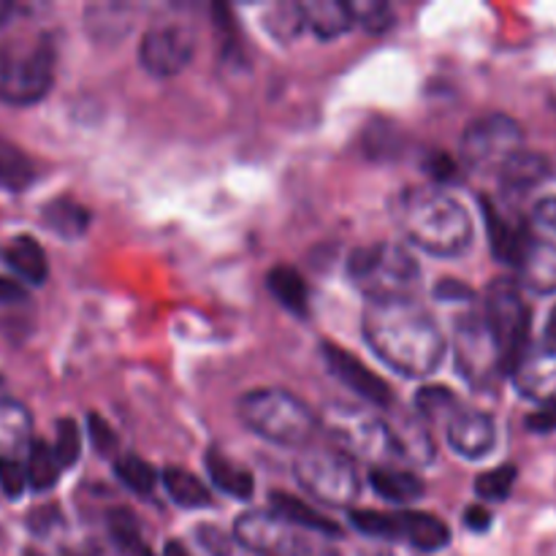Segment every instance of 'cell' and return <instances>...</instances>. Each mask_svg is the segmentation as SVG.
<instances>
[{"label":"cell","mask_w":556,"mask_h":556,"mask_svg":"<svg viewBox=\"0 0 556 556\" xmlns=\"http://www.w3.org/2000/svg\"><path fill=\"white\" fill-rule=\"evenodd\" d=\"M527 429H530V432H538V434L556 432V400L546 402L541 410L532 413V416L527 418Z\"/></svg>","instance_id":"f6af8a7d"},{"label":"cell","mask_w":556,"mask_h":556,"mask_svg":"<svg viewBox=\"0 0 556 556\" xmlns=\"http://www.w3.org/2000/svg\"><path fill=\"white\" fill-rule=\"evenodd\" d=\"M161 478H163V486H166V492L172 494L174 503L182 505V508L195 510V508H210L212 505L210 489H206L193 472L182 470V467H168V470H163Z\"/></svg>","instance_id":"f1b7e54d"},{"label":"cell","mask_w":556,"mask_h":556,"mask_svg":"<svg viewBox=\"0 0 556 556\" xmlns=\"http://www.w3.org/2000/svg\"><path fill=\"white\" fill-rule=\"evenodd\" d=\"M87 429H90V440L92 445H96L98 454L112 456L114 451H117V434H114L109 421H103L98 413H90V416H87Z\"/></svg>","instance_id":"7bdbcfd3"},{"label":"cell","mask_w":556,"mask_h":556,"mask_svg":"<svg viewBox=\"0 0 556 556\" xmlns=\"http://www.w3.org/2000/svg\"><path fill=\"white\" fill-rule=\"evenodd\" d=\"M264 27L271 38H277V41H293V38L304 30L302 5L299 3L275 5V9L266 11Z\"/></svg>","instance_id":"836d02e7"},{"label":"cell","mask_w":556,"mask_h":556,"mask_svg":"<svg viewBox=\"0 0 556 556\" xmlns=\"http://www.w3.org/2000/svg\"><path fill=\"white\" fill-rule=\"evenodd\" d=\"M266 288H269L271 296L282 304L286 309H291L293 315H307L309 309V291L304 277L299 275L293 266H275V269L266 275Z\"/></svg>","instance_id":"83f0119b"},{"label":"cell","mask_w":556,"mask_h":556,"mask_svg":"<svg viewBox=\"0 0 556 556\" xmlns=\"http://www.w3.org/2000/svg\"><path fill=\"white\" fill-rule=\"evenodd\" d=\"M54 65L58 52L52 38L43 33L0 43V101L11 106H30L41 101L52 90Z\"/></svg>","instance_id":"277c9868"},{"label":"cell","mask_w":556,"mask_h":556,"mask_svg":"<svg viewBox=\"0 0 556 556\" xmlns=\"http://www.w3.org/2000/svg\"><path fill=\"white\" fill-rule=\"evenodd\" d=\"M130 14H134V5L125 3H106V5H90L87 11V22H90V30L98 41L103 38H119L130 30Z\"/></svg>","instance_id":"1f68e13d"},{"label":"cell","mask_w":556,"mask_h":556,"mask_svg":"<svg viewBox=\"0 0 556 556\" xmlns=\"http://www.w3.org/2000/svg\"><path fill=\"white\" fill-rule=\"evenodd\" d=\"M454 358L462 378L478 391L497 386L505 372L503 356L483 315H462L454 329Z\"/></svg>","instance_id":"ba28073f"},{"label":"cell","mask_w":556,"mask_h":556,"mask_svg":"<svg viewBox=\"0 0 556 556\" xmlns=\"http://www.w3.org/2000/svg\"><path fill=\"white\" fill-rule=\"evenodd\" d=\"M206 472H210L212 483L220 489L223 494L228 497H237V500H250L255 492V481L244 467H239L237 462H228L226 456L220 454L217 448L206 451Z\"/></svg>","instance_id":"cb8c5ba5"},{"label":"cell","mask_w":556,"mask_h":556,"mask_svg":"<svg viewBox=\"0 0 556 556\" xmlns=\"http://www.w3.org/2000/svg\"><path fill=\"white\" fill-rule=\"evenodd\" d=\"M25 470H27V486L36 489V492H49V489L58 483L60 478V462L54 459L52 445L43 443V440H33L30 448H27V459H25Z\"/></svg>","instance_id":"4dcf8cb0"},{"label":"cell","mask_w":556,"mask_h":556,"mask_svg":"<svg viewBox=\"0 0 556 556\" xmlns=\"http://www.w3.org/2000/svg\"><path fill=\"white\" fill-rule=\"evenodd\" d=\"M329 427L351 454L367 456V459H396L389 429L380 418L356 416V410L340 407V410L329 413Z\"/></svg>","instance_id":"7c38bea8"},{"label":"cell","mask_w":556,"mask_h":556,"mask_svg":"<svg viewBox=\"0 0 556 556\" xmlns=\"http://www.w3.org/2000/svg\"><path fill=\"white\" fill-rule=\"evenodd\" d=\"M54 459L60 462V467H74L79 462L81 454V432L79 424L74 418H60L58 421V438H54Z\"/></svg>","instance_id":"74e56055"},{"label":"cell","mask_w":556,"mask_h":556,"mask_svg":"<svg viewBox=\"0 0 556 556\" xmlns=\"http://www.w3.org/2000/svg\"><path fill=\"white\" fill-rule=\"evenodd\" d=\"M483 212H486V228H489V239H492V250L500 261H508V264L516 266V261L521 258L525 253L527 242H530V233L521 223H510L494 210L489 201H483Z\"/></svg>","instance_id":"7402d4cb"},{"label":"cell","mask_w":556,"mask_h":556,"mask_svg":"<svg viewBox=\"0 0 556 556\" xmlns=\"http://www.w3.org/2000/svg\"><path fill=\"white\" fill-rule=\"evenodd\" d=\"M389 429L391 448L402 462H416V465H429L434 459V443L427 424L418 418H402V421H386Z\"/></svg>","instance_id":"e0dca14e"},{"label":"cell","mask_w":556,"mask_h":556,"mask_svg":"<svg viewBox=\"0 0 556 556\" xmlns=\"http://www.w3.org/2000/svg\"><path fill=\"white\" fill-rule=\"evenodd\" d=\"M525 147V130L508 114H483L462 136V161L476 172L503 168Z\"/></svg>","instance_id":"9c48e42d"},{"label":"cell","mask_w":556,"mask_h":556,"mask_svg":"<svg viewBox=\"0 0 556 556\" xmlns=\"http://www.w3.org/2000/svg\"><path fill=\"white\" fill-rule=\"evenodd\" d=\"M60 521L58 510L54 508H41L36 514H30V530L38 532V535H47L49 527H54Z\"/></svg>","instance_id":"f907efd6"},{"label":"cell","mask_w":556,"mask_h":556,"mask_svg":"<svg viewBox=\"0 0 556 556\" xmlns=\"http://www.w3.org/2000/svg\"><path fill=\"white\" fill-rule=\"evenodd\" d=\"M201 548L212 556H231L233 552V538H228L226 532L217 530V527H199L195 530Z\"/></svg>","instance_id":"ee69618b"},{"label":"cell","mask_w":556,"mask_h":556,"mask_svg":"<svg viewBox=\"0 0 556 556\" xmlns=\"http://www.w3.org/2000/svg\"><path fill=\"white\" fill-rule=\"evenodd\" d=\"M22 556H41V554H38V552H33V548H27V552L22 554Z\"/></svg>","instance_id":"680465c9"},{"label":"cell","mask_w":556,"mask_h":556,"mask_svg":"<svg viewBox=\"0 0 556 556\" xmlns=\"http://www.w3.org/2000/svg\"><path fill=\"white\" fill-rule=\"evenodd\" d=\"M348 275L369 302H383V299H407V293L416 291L421 269L407 248L378 242L353 250L348 258Z\"/></svg>","instance_id":"5b68a950"},{"label":"cell","mask_w":556,"mask_h":556,"mask_svg":"<svg viewBox=\"0 0 556 556\" xmlns=\"http://www.w3.org/2000/svg\"><path fill=\"white\" fill-rule=\"evenodd\" d=\"M30 443V416L25 407L5 400L0 405V459H20Z\"/></svg>","instance_id":"484cf974"},{"label":"cell","mask_w":556,"mask_h":556,"mask_svg":"<svg viewBox=\"0 0 556 556\" xmlns=\"http://www.w3.org/2000/svg\"><path fill=\"white\" fill-rule=\"evenodd\" d=\"M233 541L255 554L266 556H334L331 548H318L309 538L293 530L280 516L253 510L239 516L233 525Z\"/></svg>","instance_id":"30bf717a"},{"label":"cell","mask_w":556,"mask_h":556,"mask_svg":"<svg viewBox=\"0 0 556 556\" xmlns=\"http://www.w3.org/2000/svg\"><path fill=\"white\" fill-rule=\"evenodd\" d=\"M237 416L250 432L286 448L307 445L320 427L313 407L282 389L248 391L237 402Z\"/></svg>","instance_id":"3957f363"},{"label":"cell","mask_w":556,"mask_h":556,"mask_svg":"<svg viewBox=\"0 0 556 556\" xmlns=\"http://www.w3.org/2000/svg\"><path fill=\"white\" fill-rule=\"evenodd\" d=\"M483 320H486L489 331H492L494 342H497L503 367L508 372L516 364V358L525 353L527 334H530V309H527L519 286L514 280L500 277V280H494L486 288Z\"/></svg>","instance_id":"52a82bcc"},{"label":"cell","mask_w":556,"mask_h":556,"mask_svg":"<svg viewBox=\"0 0 556 556\" xmlns=\"http://www.w3.org/2000/svg\"><path fill=\"white\" fill-rule=\"evenodd\" d=\"M438 296L440 299H470V288L462 286L459 280H443L438 286Z\"/></svg>","instance_id":"816d5d0a"},{"label":"cell","mask_w":556,"mask_h":556,"mask_svg":"<svg viewBox=\"0 0 556 556\" xmlns=\"http://www.w3.org/2000/svg\"><path fill=\"white\" fill-rule=\"evenodd\" d=\"M299 5H302L304 30H313L324 41L340 38L342 33L353 27L351 5L342 3V0H309V3Z\"/></svg>","instance_id":"ffe728a7"},{"label":"cell","mask_w":556,"mask_h":556,"mask_svg":"<svg viewBox=\"0 0 556 556\" xmlns=\"http://www.w3.org/2000/svg\"><path fill=\"white\" fill-rule=\"evenodd\" d=\"M3 261L30 286H41L49 275L47 253L33 237H14L3 248Z\"/></svg>","instance_id":"603a6c76"},{"label":"cell","mask_w":556,"mask_h":556,"mask_svg":"<svg viewBox=\"0 0 556 556\" xmlns=\"http://www.w3.org/2000/svg\"><path fill=\"white\" fill-rule=\"evenodd\" d=\"M60 556H101V552H98L92 543H79V546H68L60 552Z\"/></svg>","instance_id":"f5cc1de1"},{"label":"cell","mask_w":556,"mask_h":556,"mask_svg":"<svg viewBox=\"0 0 556 556\" xmlns=\"http://www.w3.org/2000/svg\"><path fill=\"white\" fill-rule=\"evenodd\" d=\"M465 527L472 532H486L492 527V514L483 505H470L465 510Z\"/></svg>","instance_id":"c3c4849f"},{"label":"cell","mask_w":556,"mask_h":556,"mask_svg":"<svg viewBox=\"0 0 556 556\" xmlns=\"http://www.w3.org/2000/svg\"><path fill=\"white\" fill-rule=\"evenodd\" d=\"M5 402V380H3V375H0V405H3Z\"/></svg>","instance_id":"6f0895ef"},{"label":"cell","mask_w":556,"mask_h":556,"mask_svg":"<svg viewBox=\"0 0 556 556\" xmlns=\"http://www.w3.org/2000/svg\"><path fill=\"white\" fill-rule=\"evenodd\" d=\"M351 525L358 532L372 538H400V525H396V514H383V510L356 508L351 510Z\"/></svg>","instance_id":"8d00e7d4"},{"label":"cell","mask_w":556,"mask_h":556,"mask_svg":"<svg viewBox=\"0 0 556 556\" xmlns=\"http://www.w3.org/2000/svg\"><path fill=\"white\" fill-rule=\"evenodd\" d=\"M369 483H372V489L380 497L391 500V503H413V500L424 497V492H427V486H424L418 476L386 465H375L369 470Z\"/></svg>","instance_id":"d4e9b609"},{"label":"cell","mask_w":556,"mask_h":556,"mask_svg":"<svg viewBox=\"0 0 556 556\" xmlns=\"http://www.w3.org/2000/svg\"><path fill=\"white\" fill-rule=\"evenodd\" d=\"M538 226L548 228V231H556V195H548V199H541L532 210Z\"/></svg>","instance_id":"7dc6e473"},{"label":"cell","mask_w":556,"mask_h":556,"mask_svg":"<svg viewBox=\"0 0 556 556\" xmlns=\"http://www.w3.org/2000/svg\"><path fill=\"white\" fill-rule=\"evenodd\" d=\"M521 286L532 293H556V242L548 239H530L516 261Z\"/></svg>","instance_id":"2e32d148"},{"label":"cell","mask_w":556,"mask_h":556,"mask_svg":"<svg viewBox=\"0 0 556 556\" xmlns=\"http://www.w3.org/2000/svg\"><path fill=\"white\" fill-rule=\"evenodd\" d=\"M27 291L22 282L11 280V277H0V304H16L25 302Z\"/></svg>","instance_id":"681fc988"},{"label":"cell","mask_w":556,"mask_h":556,"mask_svg":"<svg viewBox=\"0 0 556 556\" xmlns=\"http://www.w3.org/2000/svg\"><path fill=\"white\" fill-rule=\"evenodd\" d=\"M114 476L119 478L123 486H128L136 494H150L157 483L155 467L147 465L144 459H136V456H119L114 462Z\"/></svg>","instance_id":"e575fe53"},{"label":"cell","mask_w":556,"mask_h":556,"mask_svg":"<svg viewBox=\"0 0 556 556\" xmlns=\"http://www.w3.org/2000/svg\"><path fill=\"white\" fill-rule=\"evenodd\" d=\"M324 358L329 364V372L340 380L342 386H348L351 391H356L358 396H364L367 402L378 407H389L394 402L389 383H386L380 375H375L362 358H356L353 353H348L345 348L337 345H324Z\"/></svg>","instance_id":"5bb4252c"},{"label":"cell","mask_w":556,"mask_h":556,"mask_svg":"<svg viewBox=\"0 0 556 556\" xmlns=\"http://www.w3.org/2000/svg\"><path fill=\"white\" fill-rule=\"evenodd\" d=\"M516 483V467L514 465H500L494 470L483 472L476 481V492L481 500H492V503H503L510 497Z\"/></svg>","instance_id":"d590c367"},{"label":"cell","mask_w":556,"mask_h":556,"mask_svg":"<svg viewBox=\"0 0 556 556\" xmlns=\"http://www.w3.org/2000/svg\"><path fill=\"white\" fill-rule=\"evenodd\" d=\"M106 525H109V535H112V541L117 543V548L125 556H155L150 552V546L144 543V538H141L139 519H136L128 508L109 510Z\"/></svg>","instance_id":"f546056e"},{"label":"cell","mask_w":556,"mask_h":556,"mask_svg":"<svg viewBox=\"0 0 556 556\" xmlns=\"http://www.w3.org/2000/svg\"><path fill=\"white\" fill-rule=\"evenodd\" d=\"M195 54V33L188 22L161 20L141 36L139 63L152 76H177Z\"/></svg>","instance_id":"8fae6325"},{"label":"cell","mask_w":556,"mask_h":556,"mask_svg":"<svg viewBox=\"0 0 556 556\" xmlns=\"http://www.w3.org/2000/svg\"><path fill=\"white\" fill-rule=\"evenodd\" d=\"M427 172L438 182H451V179H456V161L451 155H445V152H434L427 161Z\"/></svg>","instance_id":"bcb514c9"},{"label":"cell","mask_w":556,"mask_h":556,"mask_svg":"<svg viewBox=\"0 0 556 556\" xmlns=\"http://www.w3.org/2000/svg\"><path fill=\"white\" fill-rule=\"evenodd\" d=\"M362 331L375 356L407 378H427L445 358V337L438 320L410 299L369 302Z\"/></svg>","instance_id":"6da1fadb"},{"label":"cell","mask_w":556,"mask_h":556,"mask_svg":"<svg viewBox=\"0 0 556 556\" xmlns=\"http://www.w3.org/2000/svg\"><path fill=\"white\" fill-rule=\"evenodd\" d=\"M11 11H14V5H11V3H0V25H3V22L9 20Z\"/></svg>","instance_id":"9f6ffc18"},{"label":"cell","mask_w":556,"mask_h":556,"mask_svg":"<svg viewBox=\"0 0 556 556\" xmlns=\"http://www.w3.org/2000/svg\"><path fill=\"white\" fill-rule=\"evenodd\" d=\"M416 407H418V416H421V421L440 418V416H445V413H448V418H451L454 416L456 396L451 394L448 389H443V386H427V389L418 391Z\"/></svg>","instance_id":"f35d334b"},{"label":"cell","mask_w":556,"mask_h":556,"mask_svg":"<svg viewBox=\"0 0 556 556\" xmlns=\"http://www.w3.org/2000/svg\"><path fill=\"white\" fill-rule=\"evenodd\" d=\"M510 372H514L516 389L527 400L543 402V405L556 400V348L546 345V342L525 348Z\"/></svg>","instance_id":"4fadbf2b"},{"label":"cell","mask_w":556,"mask_h":556,"mask_svg":"<svg viewBox=\"0 0 556 556\" xmlns=\"http://www.w3.org/2000/svg\"><path fill=\"white\" fill-rule=\"evenodd\" d=\"M27 486V470L22 459H0V489L5 497L16 500Z\"/></svg>","instance_id":"60d3db41"},{"label":"cell","mask_w":556,"mask_h":556,"mask_svg":"<svg viewBox=\"0 0 556 556\" xmlns=\"http://www.w3.org/2000/svg\"><path fill=\"white\" fill-rule=\"evenodd\" d=\"M396 525H400V538L410 541L418 552H440L451 543V530L445 521L424 510H402L396 514Z\"/></svg>","instance_id":"d6986e66"},{"label":"cell","mask_w":556,"mask_h":556,"mask_svg":"<svg viewBox=\"0 0 556 556\" xmlns=\"http://www.w3.org/2000/svg\"><path fill=\"white\" fill-rule=\"evenodd\" d=\"M41 220L43 226L52 233H58V237L79 239L81 233L87 231V226H90V212H87L79 201L60 195V199L43 204Z\"/></svg>","instance_id":"4316f807"},{"label":"cell","mask_w":556,"mask_h":556,"mask_svg":"<svg viewBox=\"0 0 556 556\" xmlns=\"http://www.w3.org/2000/svg\"><path fill=\"white\" fill-rule=\"evenodd\" d=\"M299 486L326 505H348L358 497L362 478L345 451H304L293 465Z\"/></svg>","instance_id":"8992f818"},{"label":"cell","mask_w":556,"mask_h":556,"mask_svg":"<svg viewBox=\"0 0 556 556\" xmlns=\"http://www.w3.org/2000/svg\"><path fill=\"white\" fill-rule=\"evenodd\" d=\"M353 14V25H362L367 30L380 33L391 25V9L378 0H362V3H348Z\"/></svg>","instance_id":"ab89813d"},{"label":"cell","mask_w":556,"mask_h":556,"mask_svg":"<svg viewBox=\"0 0 556 556\" xmlns=\"http://www.w3.org/2000/svg\"><path fill=\"white\" fill-rule=\"evenodd\" d=\"M271 510L275 516H280L282 521H288L291 527H299V530H309V532H320V535H340V525L331 519H326L324 514L307 505L304 500L293 497V494L286 492H271Z\"/></svg>","instance_id":"44dd1931"},{"label":"cell","mask_w":556,"mask_h":556,"mask_svg":"<svg viewBox=\"0 0 556 556\" xmlns=\"http://www.w3.org/2000/svg\"><path fill=\"white\" fill-rule=\"evenodd\" d=\"M548 174H552V163L541 152H516L503 168H500V182L503 190L510 195H521L527 190L538 188L541 182H546Z\"/></svg>","instance_id":"ac0fdd59"},{"label":"cell","mask_w":556,"mask_h":556,"mask_svg":"<svg viewBox=\"0 0 556 556\" xmlns=\"http://www.w3.org/2000/svg\"><path fill=\"white\" fill-rule=\"evenodd\" d=\"M546 345L556 348V307L552 309V315H548L546 320Z\"/></svg>","instance_id":"db71d44e"},{"label":"cell","mask_w":556,"mask_h":556,"mask_svg":"<svg viewBox=\"0 0 556 556\" xmlns=\"http://www.w3.org/2000/svg\"><path fill=\"white\" fill-rule=\"evenodd\" d=\"M448 443L465 459H483L497 445L494 418L481 410H456L448 418Z\"/></svg>","instance_id":"9a60e30c"},{"label":"cell","mask_w":556,"mask_h":556,"mask_svg":"<svg viewBox=\"0 0 556 556\" xmlns=\"http://www.w3.org/2000/svg\"><path fill=\"white\" fill-rule=\"evenodd\" d=\"M33 163L11 139L0 136V182L11 190H22L33 182Z\"/></svg>","instance_id":"d6a6232c"},{"label":"cell","mask_w":556,"mask_h":556,"mask_svg":"<svg viewBox=\"0 0 556 556\" xmlns=\"http://www.w3.org/2000/svg\"><path fill=\"white\" fill-rule=\"evenodd\" d=\"M367 155H372V157H391L394 155V141L400 139V130H394L391 128L389 123H383L380 125V128H367Z\"/></svg>","instance_id":"b9f144b4"},{"label":"cell","mask_w":556,"mask_h":556,"mask_svg":"<svg viewBox=\"0 0 556 556\" xmlns=\"http://www.w3.org/2000/svg\"><path fill=\"white\" fill-rule=\"evenodd\" d=\"M163 556H190V552L179 541H168L166 548H163Z\"/></svg>","instance_id":"11a10c76"},{"label":"cell","mask_w":556,"mask_h":556,"mask_svg":"<svg viewBox=\"0 0 556 556\" xmlns=\"http://www.w3.org/2000/svg\"><path fill=\"white\" fill-rule=\"evenodd\" d=\"M396 217L416 248L424 253L462 255L472 244V217L454 195L438 188H410L402 193Z\"/></svg>","instance_id":"7a4b0ae2"}]
</instances>
